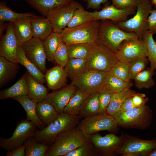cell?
I'll use <instances>...</instances> for the list:
<instances>
[{
    "label": "cell",
    "mask_w": 156,
    "mask_h": 156,
    "mask_svg": "<svg viewBox=\"0 0 156 156\" xmlns=\"http://www.w3.org/2000/svg\"><path fill=\"white\" fill-rule=\"evenodd\" d=\"M139 38L134 32L124 31L108 20L99 21L98 43L116 53L123 42Z\"/></svg>",
    "instance_id": "obj_1"
},
{
    "label": "cell",
    "mask_w": 156,
    "mask_h": 156,
    "mask_svg": "<svg viewBox=\"0 0 156 156\" xmlns=\"http://www.w3.org/2000/svg\"><path fill=\"white\" fill-rule=\"evenodd\" d=\"M90 136L86 134L77 126L62 132L49 146L46 156H64L89 140Z\"/></svg>",
    "instance_id": "obj_2"
},
{
    "label": "cell",
    "mask_w": 156,
    "mask_h": 156,
    "mask_svg": "<svg viewBox=\"0 0 156 156\" xmlns=\"http://www.w3.org/2000/svg\"><path fill=\"white\" fill-rule=\"evenodd\" d=\"M80 121L78 115L62 112L51 123L41 130L36 131L34 136L39 142L50 146L57 135L77 126Z\"/></svg>",
    "instance_id": "obj_3"
},
{
    "label": "cell",
    "mask_w": 156,
    "mask_h": 156,
    "mask_svg": "<svg viewBox=\"0 0 156 156\" xmlns=\"http://www.w3.org/2000/svg\"><path fill=\"white\" fill-rule=\"evenodd\" d=\"M153 116L152 110L145 105L133 108L125 112L119 111L112 116L118 127L144 129L150 125Z\"/></svg>",
    "instance_id": "obj_4"
},
{
    "label": "cell",
    "mask_w": 156,
    "mask_h": 156,
    "mask_svg": "<svg viewBox=\"0 0 156 156\" xmlns=\"http://www.w3.org/2000/svg\"><path fill=\"white\" fill-rule=\"evenodd\" d=\"M99 23L94 21L73 27H66L61 33L62 42L66 45L98 43Z\"/></svg>",
    "instance_id": "obj_5"
},
{
    "label": "cell",
    "mask_w": 156,
    "mask_h": 156,
    "mask_svg": "<svg viewBox=\"0 0 156 156\" xmlns=\"http://www.w3.org/2000/svg\"><path fill=\"white\" fill-rule=\"evenodd\" d=\"M135 14L126 21L117 24L123 30L135 33L139 38L142 39L147 30V20L152 9L150 0H138Z\"/></svg>",
    "instance_id": "obj_6"
},
{
    "label": "cell",
    "mask_w": 156,
    "mask_h": 156,
    "mask_svg": "<svg viewBox=\"0 0 156 156\" xmlns=\"http://www.w3.org/2000/svg\"><path fill=\"white\" fill-rule=\"evenodd\" d=\"M108 72L87 69L73 79L71 84L77 89L91 94L104 90L105 82Z\"/></svg>",
    "instance_id": "obj_7"
},
{
    "label": "cell",
    "mask_w": 156,
    "mask_h": 156,
    "mask_svg": "<svg viewBox=\"0 0 156 156\" xmlns=\"http://www.w3.org/2000/svg\"><path fill=\"white\" fill-rule=\"evenodd\" d=\"M118 61L115 53L98 44L87 58L86 69L109 72Z\"/></svg>",
    "instance_id": "obj_8"
},
{
    "label": "cell",
    "mask_w": 156,
    "mask_h": 156,
    "mask_svg": "<svg viewBox=\"0 0 156 156\" xmlns=\"http://www.w3.org/2000/svg\"><path fill=\"white\" fill-rule=\"evenodd\" d=\"M77 126L89 135L102 131H107L113 133L118 127L113 116L107 113L84 118L79 121Z\"/></svg>",
    "instance_id": "obj_9"
},
{
    "label": "cell",
    "mask_w": 156,
    "mask_h": 156,
    "mask_svg": "<svg viewBox=\"0 0 156 156\" xmlns=\"http://www.w3.org/2000/svg\"><path fill=\"white\" fill-rule=\"evenodd\" d=\"M36 126L27 119L18 122L12 135L10 138L0 137V146L5 150L11 151L23 145L28 138L34 136Z\"/></svg>",
    "instance_id": "obj_10"
},
{
    "label": "cell",
    "mask_w": 156,
    "mask_h": 156,
    "mask_svg": "<svg viewBox=\"0 0 156 156\" xmlns=\"http://www.w3.org/2000/svg\"><path fill=\"white\" fill-rule=\"evenodd\" d=\"M90 139L99 156H112L119 154L118 151L124 143L126 137L112 133L102 136L96 133L91 135Z\"/></svg>",
    "instance_id": "obj_11"
},
{
    "label": "cell",
    "mask_w": 156,
    "mask_h": 156,
    "mask_svg": "<svg viewBox=\"0 0 156 156\" xmlns=\"http://www.w3.org/2000/svg\"><path fill=\"white\" fill-rule=\"evenodd\" d=\"M81 6L75 0L51 10L46 18L51 23L54 32L61 33L66 27L75 11Z\"/></svg>",
    "instance_id": "obj_12"
},
{
    "label": "cell",
    "mask_w": 156,
    "mask_h": 156,
    "mask_svg": "<svg viewBox=\"0 0 156 156\" xmlns=\"http://www.w3.org/2000/svg\"><path fill=\"white\" fill-rule=\"evenodd\" d=\"M115 54L119 61L129 64L138 59L147 57L144 42L139 38L124 41Z\"/></svg>",
    "instance_id": "obj_13"
},
{
    "label": "cell",
    "mask_w": 156,
    "mask_h": 156,
    "mask_svg": "<svg viewBox=\"0 0 156 156\" xmlns=\"http://www.w3.org/2000/svg\"><path fill=\"white\" fill-rule=\"evenodd\" d=\"M21 46L27 58L43 73H45L47 58L43 41L33 37Z\"/></svg>",
    "instance_id": "obj_14"
},
{
    "label": "cell",
    "mask_w": 156,
    "mask_h": 156,
    "mask_svg": "<svg viewBox=\"0 0 156 156\" xmlns=\"http://www.w3.org/2000/svg\"><path fill=\"white\" fill-rule=\"evenodd\" d=\"M126 137L124 143L118 151L122 155L135 153L138 156L146 155L156 148V139L146 140L127 136Z\"/></svg>",
    "instance_id": "obj_15"
},
{
    "label": "cell",
    "mask_w": 156,
    "mask_h": 156,
    "mask_svg": "<svg viewBox=\"0 0 156 156\" xmlns=\"http://www.w3.org/2000/svg\"><path fill=\"white\" fill-rule=\"evenodd\" d=\"M136 9V7L119 9L112 4L105 7L100 11L89 13L92 21L109 20L118 23L124 21L129 16L133 14Z\"/></svg>",
    "instance_id": "obj_16"
},
{
    "label": "cell",
    "mask_w": 156,
    "mask_h": 156,
    "mask_svg": "<svg viewBox=\"0 0 156 156\" xmlns=\"http://www.w3.org/2000/svg\"><path fill=\"white\" fill-rule=\"evenodd\" d=\"M18 46L14 34L13 23L8 24L5 34L1 36L0 42V56L11 62L17 63L16 53Z\"/></svg>",
    "instance_id": "obj_17"
},
{
    "label": "cell",
    "mask_w": 156,
    "mask_h": 156,
    "mask_svg": "<svg viewBox=\"0 0 156 156\" xmlns=\"http://www.w3.org/2000/svg\"><path fill=\"white\" fill-rule=\"evenodd\" d=\"M71 84L48 93L45 100L50 102L59 114L63 112L73 94L76 90Z\"/></svg>",
    "instance_id": "obj_18"
},
{
    "label": "cell",
    "mask_w": 156,
    "mask_h": 156,
    "mask_svg": "<svg viewBox=\"0 0 156 156\" xmlns=\"http://www.w3.org/2000/svg\"><path fill=\"white\" fill-rule=\"evenodd\" d=\"M67 77L64 68L58 65L47 70L44 75L45 79L48 88L53 90L65 86Z\"/></svg>",
    "instance_id": "obj_19"
},
{
    "label": "cell",
    "mask_w": 156,
    "mask_h": 156,
    "mask_svg": "<svg viewBox=\"0 0 156 156\" xmlns=\"http://www.w3.org/2000/svg\"><path fill=\"white\" fill-rule=\"evenodd\" d=\"M44 17L38 16L31 18L33 37L43 41L54 32L51 23Z\"/></svg>",
    "instance_id": "obj_20"
},
{
    "label": "cell",
    "mask_w": 156,
    "mask_h": 156,
    "mask_svg": "<svg viewBox=\"0 0 156 156\" xmlns=\"http://www.w3.org/2000/svg\"><path fill=\"white\" fill-rule=\"evenodd\" d=\"M12 99L17 101L23 108L26 113L27 120L33 122L40 130L45 127L37 113V103L30 99L27 95L16 97Z\"/></svg>",
    "instance_id": "obj_21"
},
{
    "label": "cell",
    "mask_w": 156,
    "mask_h": 156,
    "mask_svg": "<svg viewBox=\"0 0 156 156\" xmlns=\"http://www.w3.org/2000/svg\"><path fill=\"white\" fill-rule=\"evenodd\" d=\"M31 18H22L13 23L14 31L18 45H21L33 37Z\"/></svg>",
    "instance_id": "obj_22"
},
{
    "label": "cell",
    "mask_w": 156,
    "mask_h": 156,
    "mask_svg": "<svg viewBox=\"0 0 156 156\" xmlns=\"http://www.w3.org/2000/svg\"><path fill=\"white\" fill-rule=\"evenodd\" d=\"M25 73L28 97L37 103L45 100L49 93L47 88L34 79L27 71Z\"/></svg>",
    "instance_id": "obj_23"
},
{
    "label": "cell",
    "mask_w": 156,
    "mask_h": 156,
    "mask_svg": "<svg viewBox=\"0 0 156 156\" xmlns=\"http://www.w3.org/2000/svg\"><path fill=\"white\" fill-rule=\"evenodd\" d=\"M16 58L18 63L24 66L27 71L36 81L42 84L45 82L44 75L25 56L21 45L18 44Z\"/></svg>",
    "instance_id": "obj_24"
},
{
    "label": "cell",
    "mask_w": 156,
    "mask_h": 156,
    "mask_svg": "<svg viewBox=\"0 0 156 156\" xmlns=\"http://www.w3.org/2000/svg\"><path fill=\"white\" fill-rule=\"evenodd\" d=\"M18 63L0 56V87L14 78L19 69Z\"/></svg>",
    "instance_id": "obj_25"
},
{
    "label": "cell",
    "mask_w": 156,
    "mask_h": 156,
    "mask_svg": "<svg viewBox=\"0 0 156 156\" xmlns=\"http://www.w3.org/2000/svg\"><path fill=\"white\" fill-rule=\"evenodd\" d=\"M75 0H24L43 16L47 17L51 10Z\"/></svg>",
    "instance_id": "obj_26"
},
{
    "label": "cell",
    "mask_w": 156,
    "mask_h": 156,
    "mask_svg": "<svg viewBox=\"0 0 156 156\" xmlns=\"http://www.w3.org/2000/svg\"><path fill=\"white\" fill-rule=\"evenodd\" d=\"M36 111L45 127L53 122L59 114L51 103L46 100L37 103Z\"/></svg>",
    "instance_id": "obj_27"
},
{
    "label": "cell",
    "mask_w": 156,
    "mask_h": 156,
    "mask_svg": "<svg viewBox=\"0 0 156 156\" xmlns=\"http://www.w3.org/2000/svg\"><path fill=\"white\" fill-rule=\"evenodd\" d=\"M99 94V93L90 94L84 101L78 115L80 120L98 114L100 107Z\"/></svg>",
    "instance_id": "obj_28"
},
{
    "label": "cell",
    "mask_w": 156,
    "mask_h": 156,
    "mask_svg": "<svg viewBox=\"0 0 156 156\" xmlns=\"http://www.w3.org/2000/svg\"><path fill=\"white\" fill-rule=\"evenodd\" d=\"M28 86L25 73L13 85L7 88L1 90L0 99L2 100L27 95Z\"/></svg>",
    "instance_id": "obj_29"
},
{
    "label": "cell",
    "mask_w": 156,
    "mask_h": 156,
    "mask_svg": "<svg viewBox=\"0 0 156 156\" xmlns=\"http://www.w3.org/2000/svg\"><path fill=\"white\" fill-rule=\"evenodd\" d=\"M136 93L135 91L129 88L118 92L114 93L107 108L106 113L113 116L120 111L122 104L127 99L133 96Z\"/></svg>",
    "instance_id": "obj_30"
},
{
    "label": "cell",
    "mask_w": 156,
    "mask_h": 156,
    "mask_svg": "<svg viewBox=\"0 0 156 156\" xmlns=\"http://www.w3.org/2000/svg\"><path fill=\"white\" fill-rule=\"evenodd\" d=\"M90 94L77 89L64 108L63 112L71 115H78L81 105Z\"/></svg>",
    "instance_id": "obj_31"
},
{
    "label": "cell",
    "mask_w": 156,
    "mask_h": 156,
    "mask_svg": "<svg viewBox=\"0 0 156 156\" xmlns=\"http://www.w3.org/2000/svg\"><path fill=\"white\" fill-rule=\"evenodd\" d=\"M25 156H46L49 146L38 141L34 136L25 141Z\"/></svg>",
    "instance_id": "obj_32"
},
{
    "label": "cell",
    "mask_w": 156,
    "mask_h": 156,
    "mask_svg": "<svg viewBox=\"0 0 156 156\" xmlns=\"http://www.w3.org/2000/svg\"><path fill=\"white\" fill-rule=\"evenodd\" d=\"M38 16L31 13H18L12 10L8 7L4 1L0 3V25L6 21L12 23L26 17H34Z\"/></svg>",
    "instance_id": "obj_33"
},
{
    "label": "cell",
    "mask_w": 156,
    "mask_h": 156,
    "mask_svg": "<svg viewBox=\"0 0 156 156\" xmlns=\"http://www.w3.org/2000/svg\"><path fill=\"white\" fill-rule=\"evenodd\" d=\"M98 44L89 42L66 45L69 59L87 58Z\"/></svg>",
    "instance_id": "obj_34"
},
{
    "label": "cell",
    "mask_w": 156,
    "mask_h": 156,
    "mask_svg": "<svg viewBox=\"0 0 156 156\" xmlns=\"http://www.w3.org/2000/svg\"><path fill=\"white\" fill-rule=\"evenodd\" d=\"M43 41L47 59L50 62H54L55 52L59 44L62 42L61 33L53 32Z\"/></svg>",
    "instance_id": "obj_35"
},
{
    "label": "cell",
    "mask_w": 156,
    "mask_h": 156,
    "mask_svg": "<svg viewBox=\"0 0 156 156\" xmlns=\"http://www.w3.org/2000/svg\"><path fill=\"white\" fill-rule=\"evenodd\" d=\"M87 58L69 59L64 68L68 77L73 79L87 70Z\"/></svg>",
    "instance_id": "obj_36"
},
{
    "label": "cell",
    "mask_w": 156,
    "mask_h": 156,
    "mask_svg": "<svg viewBox=\"0 0 156 156\" xmlns=\"http://www.w3.org/2000/svg\"><path fill=\"white\" fill-rule=\"evenodd\" d=\"M153 35L151 32L147 30L144 34L142 39L144 42L147 57L150 63V68L154 70L156 68V42L153 39Z\"/></svg>",
    "instance_id": "obj_37"
},
{
    "label": "cell",
    "mask_w": 156,
    "mask_h": 156,
    "mask_svg": "<svg viewBox=\"0 0 156 156\" xmlns=\"http://www.w3.org/2000/svg\"><path fill=\"white\" fill-rule=\"evenodd\" d=\"M154 71L150 68L137 74L133 79L136 87L139 89L149 88L155 85L152 79Z\"/></svg>",
    "instance_id": "obj_38"
},
{
    "label": "cell",
    "mask_w": 156,
    "mask_h": 156,
    "mask_svg": "<svg viewBox=\"0 0 156 156\" xmlns=\"http://www.w3.org/2000/svg\"><path fill=\"white\" fill-rule=\"evenodd\" d=\"M131 85L130 82L124 81L108 74L105 82L104 90H108L116 93L129 88Z\"/></svg>",
    "instance_id": "obj_39"
},
{
    "label": "cell",
    "mask_w": 156,
    "mask_h": 156,
    "mask_svg": "<svg viewBox=\"0 0 156 156\" xmlns=\"http://www.w3.org/2000/svg\"><path fill=\"white\" fill-rule=\"evenodd\" d=\"M64 156H99L94 145L90 138L77 148L67 153Z\"/></svg>",
    "instance_id": "obj_40"
},
{
    "label": "cell",
    "mask_w": 156,
    "mask_h": 156,
    "mask_svg": "<svg viewBox=\"0 0 156 156\" xmlns=\"http://www.w3.org/2000/svg\"><path fill=\"white\" fill-rule=\"evenodd\" d=\"M129 63L118 61L108 72V74L124 81L130 82L131 79L129 75Z\"/></svg>",
    "instance_id": "obj_41"
},
{
    "label": "cell",
    "mask_w": 156,
    "mask_h": 156,
    "mask_svg": "<svg viewBox=\"0 0 156 156\" xmlns=\"http://www.w3.org/2000/svg\"><path fill=\"white\" fill-rule=\"evenodd\" d=\"M89 13L81 6L75 11L66 27H73L92 21Z\"/></svg>",
    "instance_id": "obj_42"
},
{
    "label": "cell",
    "mask_w": 156,
    "mask_h": 156,
    "mask_svg": "<svg viewBox=\"0 0 156 156\" xmlns=\"http://www.w3.org/2000/svg\"><path fill=\"white\" fill-rule=\"evenodd\" d=\"M55 62L58 65L64 68L69 60L66 45L61 42L57 48L54 55Z\"/></svg>",
    "instance_id": "obj_43"
},
{
    "label": "cell",
    "mask_w": 156,
    "mask_h": 156,
    "mask_svg": "<svg viewBox=\"0 0 156 156\" xmlns=\"http://www.w3.org/2000/svg\"><path fill=\"white\" fill-rule=\"evenodd\" d=\"M149 60L146 57L140 58L129 63V73L130 78L133 79L138 73L144 70Z\"/></svg>",
    "instance_id": "obj_44"
},
{
    "label": "cell",
    "mask_w": 156,
    "mask_h": 156,
    "mask_svg": "<svg viewBox=\"0 0 156 156\" xmlns=\"http://www.w3.org/2000/svg\"><path fill=\"white\" fill-rule=\"evenodd\" d=\"M114 93L110 91L105 90L99 93L100 107L98 114L106 113L107 108L109 104Z\"/></svg>",
    "instance_id": "obj_45"
},
{
    "label": "cell",
    "mask_w": 156,
    "mask_h": 156,
    "mask_svg": "<svg viewBox=\"0 0 156 156\" xmlns=\"http://www.w3.org/2000/svg\"><path fill=\"white\" fill-rule=\"evenodd\" d=\"M112 4L121 9L136 7L138 0H112Z\"/></svg>",
    "instance_id": "obj_46"
},
{
    "label": "cell",
    "mask_w": 156,
    "mask_h": 156,
    "mask_svg": "<svg viewBox=\"0 0 156 156\" xmlns=\"http://www.w3.org/2000/svg\"><path fill=\"white\" fill-rule=\"evenodd\" d=\"M147 30L156 34V10H152L147 20Z\"/></svg>",
    "instance_id": "obj_47"
},
{
    "label": "cell",
    "mask_w": 156,
    "mask_h": 156,
    "mask_svg": "<svg viewBox=\"0 0 156 156\" xmlns=\"http://www.w3.org/2000/svg\"><path fill=\"white\" fill-rule=\"evenodd\" d=\"M144 94L136 93L132 97V102L136 107H140L145 105L146 103L148 100V98H145Z\"/></svg>",
    "instance_id": "obj_48"
},
{
    "label": "cell",
    "mask_w": 156,
    "mask_h": 156,
    "mask_svg": "<svg viewBox=\"0 0 156 156\" xmlns=\"http://www.w3.org/2000/svg\"><path fill=\"white\" fill-rule=\"evenodd\" d=\"M87 3L88 9H97L101 6L103 3H107V0H84Z\"/></svg>",
    "instance_id": "obj_49"
},
{
    "label": "cell",
    "mask_w": 156,
    "mask_h": 156,
    "mask_svg": "<svg viewBox=\"0 0 156 156\" xmlns=\"http://www.w3.org/2000/svg\"><path fill=\"white\" fill-rule=\"evenodd\" d=\"M7 156H25V147L24 144L11 151H8Z\"/></svg>",
    "instance_id": "obj_50"
},
{
    "label": "cell",
    "mask_w": 156,
    "mask_h": 156,
    "mask_svg": "<svg viewBox=\"0 0 156 156\" xmlns=\"http://www.w3.org/2000/svg\"><path fill=\"white\" fill-rule=\"evenodd\" d=\"M135 107H136L135 105L132 102V97H129L124 101L119 111L125 112Z\"/></svg>",
    "instance_id": "obj_51"
},
{
    "label": "cell",
    "mask_w": 156,
    "mask_h": 156,
    "mask_svg": "<svg viewBox=\"0 0 156 156\" xmlns=\"http://www.w3.org/2000/svg\"><path fill=\"white\" fill-rule=\"evenodd\" d=\"M146 156H156V148L149 153Z\"/></svg>",
    "instance_id": "obj_52"
},
{
    "label": "cell",
    "mask_w": 156,
    "mask_h": 156,
    "mask_svg": "<svg viewBox=\"0 0 156 156\" xmlns=\"http://www.w3.org/2000/svg\"><path fill=\"white\" fill-rule=\"evenodd\" d=\"M152 2L153 4L156 5V0H152Z\"/></svg>",
    "instance_id": "obj_53"
},
{
    "label": "cell",
    "mask_w": 156,
    "mask_h": 156,
    "mask_svg": "<svg viewBox=\"0 0 156 156\" xmlns=\"http://www.w3.org/2000/svg\"><path fill=\"white\" fill-rule=\"evenodd\" d=\"M13 0L16 1V0Z\"/></svg>",
    "instance_id": "obj_54"
},
{
    "label": "cell",
    "mask_w": 156,
    "mask_h": 156,
    "mask_svg": "<svg viewBox=\"0 0 156 156\" xmlns=\"http://www.w3.org/2000/svg\"></svg>",
    "instance_id": "obj_55"
},
{
    "label": "cell",
    "mask_w": 156,
    "mask_h": 156,
    "mask_svg": "<svg viewBox=\"0 0 156 156\" xmlns=\"http://www.w3.org/2000/svg\"></svg>",
    "instance_id": "obj_56"
}]
</instances>
